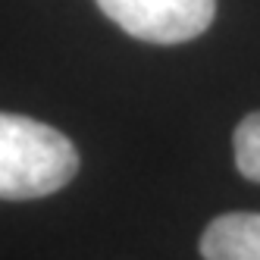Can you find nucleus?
I'll return each instance as SVG.
<instances>
[{"instance_id":"obj_1","label":"nucleus","mask_w":260,"mask_h":260,"mask_svg":"<svg viewBox=\"0 0 260 260\" xmlns=\"http://www.w3.org/2000/svg\"><path fill=\"white\" fill-rule=\"evenodd\" d=\"M79 173V151L63 132L31 116L0 113V201L60 191Z\"/></svg>"},{"instance_id":"obj_2","label":"nucleus","mask_w":260,"mask_h":260,"mask_svg":"<svg viewBox=\"0 0 260 260\" xmlns=\"http://www.w3.org/2000/svg\"><path fill=\"white\" fill-rule=\"evenodd\" d=\"M122 31L151 44H182L207 31L216 0H98Z\"/></svg>"},{"instance_id":"obj_3","label":"nucleus","mask_w":260,"mask_h":260,"mask_svg":"<svg viewBox=\"0 0 260 260\" xmlns=\"http://www.w3.org/2000/svg\"><path fill=\"white\" fill-rule=\"evenodd\" d=\"M204 260H260V213L216 216L201 235Z\"/></svg>"},{"instance_id":"obj_4","label":"nucleus","mask_w":260,"mask_h":260,"mask_svg":"<svg viewBox=\"0 0 260 260\" xmlns=\"http://www.w3.org/2000/svg\"><path fill=\"white\" fill-rule=\"evenodd\" d=\"M235 163L245 179L260 182V110L245 116L235 128Z\"/></svg>"}]
</instances>
